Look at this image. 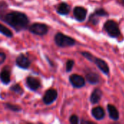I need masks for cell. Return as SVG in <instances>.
Segmentation results:
<instances>
[{
	"label": "cell",
	"mask_w": 124,
	"mask_h": 124,
	"mask_svg": "<svg viewBox=\"0 0 124 124\" xmlns=\"http://www.w3.org/2000/svg\"><path fill=\"white\" fill-rule=\"evenodd\" d=\"M75 62L73 60H68L66 62V71L67 72H70L74 66Z\"/></svg>",
	"instance_id": "obj_22"
},
{
	"label": "cell",
	"mask_w": 124,
	"mask_h": 124,
	"mask_svg": "<svg viewBox=\"0 0 124 124\" xmlns=\"http://www.w3.org/2000/svg\"><path fill=\"white\" fill-rule=\"evenodd\" d=\"M6 59V54L4 52H0V65H1Z\"/></svg>",
	"instance_id": "obj_25"
},
{
	"label": "cell",
	"mask_w": 124,
	"mask_h": 124,
	"mask_svg": "<svg viewBox=\"0 0 124 124\" xmlns=\"http://www.w3.org/2000/svg\"><path fill=\"white\" fill-rule=\"evenodd\" d=\"M108 12L104 9L103 8H100L96 9L90 16L89 18V21L90 23H92L93 25H97L99 23H100V20H99V17H106L108 16Z\"/></svg>",
	"instance_id": "obj_5"
},
{
	"label": "cell",
	"mask_w": 124,
	"mask_h": 124,
	"mask_svg": "<svg viewBox=\"0 0 124 124\" xmlns=\"http://www.w3.org/2000/svg\"><path fill=\"white\" fill-rule=\"evenodd\" d=\"M92 62H94L97 67L106 76H109L110 74V68L108 65V63L102 59H100V58H98V57H94L93 60H92Z\"/></svg>",
	"instance_id": "obj_9"
},
{
	"label": "cell",
	"mask_w": 124,
	"mask_h": 124,
	"mask_svg": "<svg viewBox=\"0 0 124 124\" xmlns=\"http://www.w3.org/2000/svg\"><path fill=\"white\" fill-rule=\"evenodd\" d=\"M28 30L31 33L38 35V36H44L47 33L49 28L44 23H36L32 24L29 28Z\"/></svg>",
	"instance_id": "obj_4"
},
{
	"label": "cell",
	"mask_w": 124,
	"mask_h": 124,
	"mask_svg": "<svg viewBox=\"0 0 124 124\" xmlns=\"http://www.w3.org/2000/svg\"><path fill=\"white\" fill-rule=\"evenodd\" d=\"M16 65L23 69H27L31 65V60L28 59L27 56L23 54H20L16 58Z\"/></svg>",
	"instance_id": "obj_10"
},
{
	"label": "cell",
	"mask_w": 124,
	"mask_h": 124,
	"mask_svg": "<svg viewBox=\"0 0 124 124\" xmlns=\"http://www.w3.org/2000/svg\"><path fill=\"white\" fill-rule=\"evenodd\" d=\"M104 29L112 38H117L121 35V31L118 23L112 20L106 21L104 24Z\"/></svg>",
	"instance_id": "obj_3"
},
{
	"label": "cell",
	"mask_w": 124,
	"mask_h": 124,
	"mask_svg": "<svg viewBox=\"0 0 124 124\" xmlns=\"http://www.w3.org/2000/svg\"><path fill=\"white\" fill-rule=\"evenodd\" d=\"M54 42L60 47H69L76 44V41L70 36H66L62 33H57L54 36Z\"/></svg>",
	"instance_id": "obj_2"
},
{
	"label": "cell",
	"mask_w": 124,
	"mask_h": 124,
	"mask_svg": "<svg viewBox=\"0 0 124 124\" xmlns=\"http://www.w3.org/2000/svg\"><path fill=\"white\" fill-rule=\"evenodd\" d=\"M81 54L82 56H84L86 59H87L89 61H90V62H92V60H93V59H94V56L92 54H91L90 52H81Z\"/></svg>",
	"instance_id": "obj_23"
},
{
	"label": "cell",
	"mask_w": 124,
	"mask_h": 124,
	"mask_svg": "<svg viewBox=\"0 0 124 124\" xmlns=\"http://www.w3.org/2000/svg\"><path fill=\"white\" fill-rule=\"evenodd\" d=\"M92 116L96 120H98V121L102 120L105 118V110L102 107H100V106L94 108L92 110Z\"/></svg>",
	"instance_id": "obj_13"
},
{
	"label": "cell",
	"mask_w": 124,
	"mask_h": 124,
	"mask_svg": "<svg viewBox=\"0 0 124 124\" xmlns=\"http://www.w3.org/2000/svg\"><path fill=\"white\" fill-rule=\"evenodd\" d=\"M102 97V92L100 89H95L92 92L90 96V98H89L90 102L93 105L97 104L100 101Z\"/></svg>",
	"instance_id": "obj_15"
},
{
	"label": "cell",
	"mask_w": 124,
	"mask_h": 124,
	"mask_svg": "<svg viewBox=\"0 0 124 124\" xmlns=\"http://www.w3.org/2000/svg\"><path fill=\"white\" fill-rule=\"evenodd\" d=\"M69 81L71 84V85L76 89L82 88L86 84L85 78L78 74H73L69 77Z\"/></svg>",
	"instance_id": "obj_6"
},
{
	"label": "cell",
	"mask_w": 124,
	"mask_h": 124,
	"mask_svg": "<svg viewBox=\"0 0 124 124\" xmlns=\"http://www.w3.org/2000/svg\"><path fill=\"white\" fill-rule=\"evenodd\" d=\"M1 20L10 25L17 32L26 29L29 24V19L28 16L25 13L17 11H12L7 13Z\"/></svg>",
	"instance_id": "obj_1"
},
{
	"label": "cell",
	"mask_w": 124,
	"mask_h": 124,
	"mask_svg": "<svg viewBox=\"0 0 124 124\" xmlns=\"http://www.w3.org/2000/svg\"><path fill=\"white\" fill-rule=\"evenodd\" d=\"M70 123L72 124H77L79 123V118L76 115H73L70 117Z\"/></svg>",
	"instance_id": "obj_24"
},
{
	"label": "cell",
	"mask_w": 124,
	"mask_h": 124,
	"mask_svg": "<svg viewBox=\"0 0 124 124\" xmlns=\"http://www.w3.org/2000/svg\"><path fill=\"white\" fill-rule=\"evenodd\" d=\"M26 84L27 86L32 91H36L41 86L40 81L32 76H28L26 78Z\"/></svg>",
	"instance_id": "obj_11"
},
{
	"label": "cell",
	"mask_w": 124,
	"mask_h": 124,
	"mask_svg": "<svg viewBox=\"0 0 124 124\" xmlns=\"http://www.w3.org/2000/svg\"><path fill=\"white\" fill-rule=\"evenodd\" d=\"M70 7L65 2H62L61 4H60L57 9V13L61 15H66L70 12Z\"/></svg>",
	"instance_id": "obj_17"
},
{
	"label": "cell",
	"mask_w": 124,
	"mask_h": 124,
	"mask_svg": "<svg viewBox=\"0 0 124 124\" xmlns=\"http://www.w3.org/2000/svg\"><path fill=\"white\" fill-rule=\"evenodd\" d=\"M10 90L14 92L15 94H20V95L23 94V89L21 88V86L19 84L13 85L12 86L10 87Z\"/></svg>",
	"instance_id": "obj_21"
},
{
	"label": "cell",
	"mask_w": 124,
	"mask_h": 124,
	"mask_svg": "<svg viewBox=\"0 0 124 124\" xmlns=\"http://www.w3.org/2000/svg\"><path fill=\"white\" fill-rule=\"evenodd\" d=\"M0 80L4 84H8L10 82V68L9 66L2 69L0 73Z\"/></svg>",
	"instance_id": "obj_12"
},
{
	"label": "cell",
	"mask_w": 124,
	"mask_h": 124,
	"mask_svg": "<svg viewBox=\"0 0 124 124\" xmlns=\"http://www.w3.org/2000/svg\"><path fill=\"white\" fill-rule=\"evenodd\" d=\"M0 33L2 35L7 36L8 38H12L13 36V34H12V31L9 28H7V27H5L4 25H3L1 23H0Z\"/></svg>",
	"instance_id": "obj_18"
},
{
	"label": "cell",
	"mask_w": 124,
	"mask_h": 124,
	"mask_svg": "<svg viewBox=\"0 0 124 124\" xmlns=\"http://www.w3.org/2000/svg\"><path fill=\"white\" fill-rule=\"evenodd\" d=\"M73 15L76 20L78 22H83L86 20L87 15V9L81 6H77L73 9Z\"/></svg>",
	"instance_id": "obj_8"
},
{
	"label": "cell",
	"mask_w": 124,
	"mask_h": 124,
	"mask_svg": "<svg viewBox=\"0 0 124 124\" xmlns=\"http://www.w3.org/2000/svg\"><path fill=\"white\" fill-rule=\"evenodd\" d=\"M107 110L109 114V117L113 120V121H118L119 119V112L117 110V108L111 104L108 105L107 106Z\"/></svg>",
	"instance_id": "obj_14"
},
{
	"label": "cell",
	"mask_w": 124,
	"mask_h": 124,
	"mask_svg": "<svg viewBox=\"0 0 124 124\" xmlns=\"http://www.w3.org/2000/svg\"><path fill=\"white\" fill-rule=\"evenodd\" d=\"M7 4L4 1H0V20L3 18V17L7 14L6 11L7 10Z\"/></svg>",
	"instance_id": "obj_19"
},
{
	"label": "cell",
	"mask_w": 124,
	"mask_h": 124,
	"mask_svg": "<svg viewBox=\"0 0 124 124\" xmlns=\"http://www.w3.org/2000/svg\"><path fill=\"white\" fill-rule=\"evenodd\" d=\"M4 105L5 106V108L7 109H9V110H12L13 112H16V113H18L20 111H21V108L17 106V105H12V104H9V103H6V104H4Z\"/></svg>",
	"instance_id": "obj_20"
},
{
	"label": "cell",
	"mask_w": 124,
	"mask_h": 124,
	"mask_svg": "<svg viewBox=\"0 0 124 124\" xmlns=\"http://www.w3.org/2000/svg\"><path fill=\"white\" fill-rule=\"evenodd\" d=\"M57 96L58 94L57 90L54 89H49L45 92L43 97V101L46 105H51L57 100Z\"/></svg>",
	"instance_id": "obj_7"
},
{
	"label": "cell",
	"mask_w": 124,
	"mask_h": 124,
	"mask_svg": "<svg viewBox=\"0 0 124 124\" xmlns=\"http://www.w3.org/2000/svg\"><path fill=\"white\" fill-rule=\"evenodd\" d=\"M86 79L87 82L92 85H96L100 83V78L97 73L94 72H89L86 75Z\"/></svg>",
	"instance_id": "obj_16"
}]
</instances>
